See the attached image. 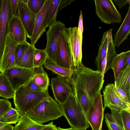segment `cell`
I'll list each match as a JSON object with an SVG mask.
<instances>
[{"label":"cell","mask_w":130,"mask_h":130,"mask_svg":"<svg viewBox=\"0 0 130 130\" xmlns=\"http://www.w3.org/2000/svg\"><path fill=\"white\" fill-rule=\"evenodd\" d=\"M57 53L56 64L63 68L73 70L71 52L63 30L58 38Z\"/></svg>","instance_id":"9a60e30c"},{"label":"cell","mask_w":130,"mask_h":130,"mask_svg":"<svg viewBox=\"0 0 130 130\" xmlns=\"http://www.w3.org/2000/svg\"><path fill=\"white\" fill-rule=\"evenodd\" d=\"M50 85L55 101L60 104L65 102L70 95H74L67 78L58 76L52 78Z\"/></svg>","instance_id":"9c48e42d"},{"label":"cell","mask_w":130,"mask_h":130,"mask_svg":"<svg viewBox=\"0 0 130 130\" xmlns=\"http://www.w3.org/2000/svg\"><path fill=\"white\" fill-rule=\"evenodd\" d=\"M115 46L112 39L109 42L106 53V64L105 73L109 69L111 68V64L114 58L117 56Z\"/></svg>","instance_id":"4dcf8cb0"},{"label":"cell","mask_w":130,"mask_h":130,"mask_svg":"<svg viewBox=\"0 0 130 130\" xmlns=\"http://www.w3.org/2000/svg\"><path fill=\"white\" fill-rule=\"evenodd\" d=\"M125 52L117 54L112 61L111 68L113 70L116 80L122 70Z\"/></svg>","instance_id":"f546056e"},{"label":"cell","mask_w":130,"mask_h":130,"mask_svg":"<svg viewBox=\"0 0 130 130\" xmlns=\"http://www.w3.org/2000/svg\"><path fill=\"white\" fill-rule=\"evenodd\" d=\"M46 0H28L27 5L30 10L37 14L44 6Z\"/></svg>","instance_id":"1f68e13d"},{"label":"cell","mask_w":130,"mask_h":130,"mask_svg":"<svg viewBox=\"0 0 130 130\" xmlns=\"http://www.w3.org/2000/svg\"><path fill=\"white\" fill-rule=\"evenodd\" d=\"M51 0H46L42 8L37 14L34 29L30 38L31 44L33 46L45 31L49 7Z\"/></svg>","instance_id":"4fadbf2b"},{"label":"cell","mask_w":130,"mask_h":130,"mask_svg":"<svg viewBox=\"0 0 130 130\" xmlns=\"http://www.w3.org/2000/svg\"><path fill=\"white\" fill-rule=\"evenodd\" d=\"M128 66H130V50L125 52L124 63L122 70Z\"/></svg>","instance_id":"ab89813d"},{"label":"cell","mask_w":130,"mask_h":130,"mask_svg":"<svg viewBox=\"0 0 130 130\" xmlns=\"http://www.w3.org/2000/svg\"><path fill=\"white\" fill-rule=\"evenodd\" d=\"M74 1V0H60L58 7V12L62 9L70 4L71 3Z\"/></svg>","instance_id":"b9f144b4"},{"label":"cell","mask_w":130,"mask_h":130,"mask_svg":"<svg viewBox=\"0 0 130 130\" xmlns=\"http://www.w3.org/2000/svg\"><path fill=\"white\" fill-rule=\"evenodd\" d=\"M110 114L106 113L105 121L109 130H124L119 112L111 109Z\"/></svg>","instance_id":"603a6c76"},{"label":"cell","mask_w":130,"mask_h":130,"mask_svg":"<svg viewBox=\"0 0 130 130\" xmlns=\"http://www.w3.org/2000/svg\"><path fill=\"white\" fill-rule=\"evenodd\" d=\"M8 125L7 124L5 123H3L1 122H0V128H1L3 126H5Z\"/></svg>","instance_id":"7dc6e473"},{"label":"cell","mask_w":130,"mask_h":130,"mask_svg":"<svg viewBox=\"0 0 130 130\" xmlns=\"http://www.w3.org/2000/svg\"><path fill=\"white\" fill-rule=\"evenodd\" d=\"M114 85L125 91L130 98V66L122 70L115 80Z\"/></svg>","instance_id":"7402d4cb"},{"label":"cell","mask_w":130,"mask_h":130,"mask_svg":"<svg viewBox=\"0 0 130 130\" xmlns=\"http://www.w3.org/2000/svg\"><path fill=\"white\" fill-rule=\"evenodd\" d=\"M113 1L119 9L127 4L130 5V0H114Z\"/></svg>","instance_id":"7bdbcfd3"},{"label":"cell","mask_w":130,"mask_h":130,"mask_svg":"<svg viewBox=\"0 0 130 130\" xmlns=\"http://www.w3.org/2000/svg\"><path fill=\"white\" fill-rule=\"evenodd\" d=\"M124 130H130V113L128 109L119 111Z\"/></svg>","instance_id":"836d02e7"},{"label":"cell","mask_w":130,"mask_h":130,"mask_svg":"<svg viewBox=\"0 0 130 130\" xmlns=\"http://www.w3.org/2000/svg\"><path fill=\"white\" fill-rule=\"evenodd\" d=\"M12 107L11 102L6 99H0V117Z\"/></svg>","instance_id":"8d00e7d4"},{"label":"cell","mask_w":130,"mask_h":130,"mask_svg":"<svg viewBox=\"0 0 130 130\" xmlns=\"http://www.w3.org/2000/svg\"><path fill=\"white\" fill-rule=\"evenodd\" d=\"M13 16L10 0H0V67L5 40L8 33V23Z\"/></svg>","instance_id":"30bf717a"},{"label":"cell","mask_w":130,"mask_h":130,"mask_svg":"<svg viewBox=\"0 0 130 130\" xmlns=\"http://www.w3.org/2000/svg\"><path fill=\"white\" fill-rule=\"evenodd\" d=\"M35 46L31 44L26 51L21 59L16 66L22 68L33 69V58Z\"/></svg>","instance_id":"484cf974"},{"label":"cell","mask_w":130,"mask_h":130,"mask_svg":"<svg viewBox=\"0 0 130 130\" xmlns=\"http://www.w3.org/2000/svg\"><path fill=\"white\" fill-rule=\"evenodd\" d=\"M100 71L93 70L83 64L80 68L73 70L67 78L73 94L87 117L88 110L103 85Z\"/></svg>","instance_id":"6da1fadb"},{"label":"cell","mask_w":130,"mask_h":130,"mask_svg":"<svg viewBox=\"0 0 130 130\" xmlns=\"http://www.w3.org/2000/svg\"><path fill=\"white\" fill-rule=\"evenodd\" d=\"M65 27L64 24L58 21L49 27L46 31L47 44L45 50L48 55L47 59L56 64L58 38Z\"/></svg>","instance_id":"52a82bcc"},{"label":"cell","mask_w":130,"mask_h":130,"mask_svg":"<svg viewBox=\"0 0 130 130\" xmlns=\"http://www.w3.org/2000/svg\"><path fill=\"white\" fill-rule=\"evenodd\" d=\"M102 96L99 92L88 112L87 118L92 130H102L104 111Z\"/></svg>","instance_id":"8fae6325"},{"label":"cell","mask_w":130,"mask_h":130,"mask_svg":"<svg viewBox=\"0 0 130 130\" xmlns=\"http://www.w3.org/2000/svg\"><path fill=\"white\" fill-rule=\"evenodd\" d=\"M50 96L48 90L41 92L30 91L23 86L15 91L13 98L15 109L21 117Z\"/></svg>","instance_id":"277c9868"},{"label":"cell","mask_w":130,"mask_h":130,"mask_svg":"<svg viewBox=\"0 0 130 130\" xmlns=\"http://www.w3.org/2000/svg\"><path fill=\"white\" fill-rule=\"evenodd\" d=\"M95 13L101 22L106 24L121 23V15L114 5L113 0H94Z\"/></svg>","instance_id":"8992f818"},{"label":"cell","mask_w":130,"mask_h":130,"mask_svg":"<svg viewBox=\"0 0 130 130\" xmlns=\"http://www.w3.org/2000/svg\"><path fill=\"white\" fill-rule=\"evenodd\" d=\"M106 54L104 58L102 61L101 65V79L102 84L103 85L104 80V76L105 73V71L106 67Z\"/></svg>","instance_id":"60d3db41"},{"label":"cell","mask_w":130,"mask_h":130,"mask_svg":"<svg viewBox=\"0 0 130 130\" xmlns=\"http://www.w3.org/2000/svg\"><path fill=\"white\" fill-rule=\"evenodd\" d=\"M71 54L72 68L80 69L83 65L82 62V45L80 44L76 27L65 28L63 30Z\"/></svg>","instance_id":"5b68a950"},{"label":"cell","mask_w":130,"mask_h":130,"mask_svg":"<svg viewBox=\"0 0 130 130\" xmlns=\"http://www.w3.org/2000/svg\"><path fill=\"white\" fill-rule=\"evenodd\" d=\"M60 105L63 116L71 127L86 130L89 127L86 115L74 95H70L66 101Z\"/></svg>","instance_id":"3957f363"},{"label":"cell","mask_w":130,"mask_h":130,"mask_svg":"<svg viewBox=\"0 0 130 130\" xmlns=\"http://www.w3.org/2000/svg\"><path fill=\"white\" fill-rule=\"evenodd\" d=\"M39 123L42 124L63 116L61 105L50 96L43 100L26 114Z\"/></svg>","instance_id":"7a4b0ae2"},{"label":"cell","mask_w":130,"mask_h":130,"mask_svg":"<svg viewBox=\"0 0 130 130\" xmlns=\"http://www.w3.org/2000/svg\"><path fill=\"white\" fill-rule=\"evenodd\" d=\"M130 33V5L121 25L114 36L113 39L115 46L118 47L126 40Z\"/></svg>","instance_id":"ac0fdd59"},{"label":"cell","mask_w":130,"mask_h":130,"mask_svg":"<svg viewBox=\"0 0 130 130\" xmlns=\"http://www.w3.org/2000/svg\"><path fill=\"white\" fill-rule=\"evenodd\" d=\"M20 116L18 111L12 108L0 117V122L7 124H16Z\"/></svg>","instance_id":"4316f807"},{"label":"cell","mask_w":130,"mask_h":130,"mask_svg":"<svg viewBox=\"0 0 130 130\" xmlns=\"http://www.w3.org/2000/svg\"><path fill=\"white\" fill-rule=\"evenodd\" d=\"M30 45L31 44L27 42L18 44L15 52V59L16 66L21 60L22 56Z\"/></svg>","instance_id":"d6a6232c"},{"label":"cell","mask_w":130,"mask_h":130,"mask_svg":"<svg viewBox=\"0 0 130 130\" xmlns=\"http://www.w3.org/2000/svg\"><path fill=\"white\" fill-rule=\"evenodd\" d=\"M112 30V29H111L103 33L99 46L98 54L95 59V64L97 67V70L101 72L102 61L106 55L109 44L113 39Z\"/></svg>","instance_id":"d6986e66"},{"label":"cell","mask_w":130,"mask_h":130,"mask_svg":"<svg viewBox=\"0 0 130 130\" xmlns=\"http://www.w3.org/2000/svg\"><path fill=\"white\" fill-rule=\"evenodd\" d=\"M114 89L116 93L121 100L124 103L130 105V98L128 97L126 92L115 85L114 86Z\"/></svg>","instance_id":"e575fe53"},{"label":"cell","mask_w":130,"mask_h":130,"mask_svg":"<svg viewBox=\"0 0 130 130\" xmlns=\"http://www.w3.org/2000/svg\"><path fill=\"white\" fill-rule=\"evenodd\" d=\"M48 58V55L45 49L35 48L33 58L34 68L42 66L46 62Z\"/></svg>","instance_id":"f1b7e54d"},{"label":"cell","mask_w":130,"mask_h":130,"mask_svg":"<svg viewBox=\"0 0 130 130\" xmlns=\"http://www.w3.org/2000/svg\"><path fill=\"white\" fill-rule=\"evenodd\" d=\"M18 44L16 42L11 35L8 33L5 40L0 67L1 73H3L5 70L16 66L15 52Z\"/></svg>","instance_id":"7c38bea8"},{"label":"cell","mask_w":130,"mask_h":130,"mask_svg":"<svg viewBox=\"0 0 130 130\" xmlns=\"http://www.w3.org/2000/svg\"><path fill=\"white\" fill-rule=\"evenodd\" d=\"M44 66L47 70L51 71L53 73L66 78L71 76L73 70L60 66L48 59Z\"/></svg>","instance_id":"d4e9b609"},{"label":"cell","mask_w":130,"mask_h":130,"mask_svg":"<svg viewBox=\"0 0 130 130\" xmlns=\"http://www.w3.org/2000/svg\"><path fill=\"white\" fill-rule=\"evenodd\" d=\"M8 33L11 35L18 44L27 42L25 28L18 14L16 16H13L9 20Z\"/></svg>","instance_id":"e0dca14e"},{"label":"cell","mask_w":130,"mask_h":130,"mask_svg":"<svg viewBox=\"0 0 130 130\" xmlns=\"http://www.w3.org/2000/svg\"><path fill=\"white\" fill-rule=\"evenodd\" d=\"M57 127L56 125L54 124L53 122L52 121L46 125L45 126L42 130H57Z\"/></svg>","instance_id":"ee69618b"},{"label":"cell","mask_w":130,"mask_h":130,"mask_svg":"<svg viewBox=\"0 0 130 130\" xmlns=\"http://www.w3.org/2000/svg\"><path fill=\"white\" fill-rule=\"evenodd\" d=\"M114 86L113 84H108L105 86L103 91L104 109L108 107L111 110L119 112L123 109L130 111V105L124 102L119 98L114 89Z\"/></svg>","instance_id":"5bb4252c"},{"label":"cell","mask_w":130,"mask_h":130,"mask_svg":"<svg viewBox=\"0 0 130 130\" xmlns=\"http://www.w3.org/2000/svg\"><path fill=\"white\" fill-rule=\"evenodd\" d=\"M57 130H80L71 127L70 128H62L59 127H57Z\"/></svg>","instance_id":"bcb514c9"},{"label":"cell","mask_w":130,"mask_h":130,"mask_svg":"<svg viewBox=\"0 0 130 130\" xmlns=\"http://www.w3.org/2000/svg\"><path fill=\"white\" fill-rule=\"evenodd\" d=\"M32 79L37 86L44 90H48L50 85L48 75L42 66L34 68Z\"/></svg>","instance_id":"ffe728a7"},{"label":"cell","mask_w":130,"mask_h":130,"mask_svg":"<svg viewBox=\"0 0 130 130\" xmlns=\"http://www.w3.org/2000/svg\"><path fill=\"white\" fill-rule=\"evenodd\" d=\"M60 0H51L47 20V27H49L56 23L58 8Z\"/></svg>","instance_id":"83f0119b"},{"label":"cell","mask_w":130,"mask_h":130,"mask_svg":"<svg viewBox=\"0 0 130 130\" xmlns=\"http://www.w3.org/2000/svg\"><path fill=\"white\" fill-rule=\"evenodd\" d=\"M11 9L13 16H16L18 12V0H10Z\"/></svg>","instance_id":"f35d334b"},{"label":"cell","mask_w":130,"mask_h":130,"mask_svg":"<svg viewBox=\"0 0 130 130\" xmlns=\"http://www.w3.org/2000/svg\"><path fill=\"white\" fill-rule=\"evenodd\" d=\"M45 125L35 122L25 115L20 117L13 130H42Z\"/></svg>","instance_id":"44dd1931"},{"label":"cell","mask_w":130,"mask_h":130,"mask_svg":"<svg viewBox=\"0 0 130 130\" xmlns=\"http://www.w3.org/2000/svg\"><path fill=\"white\" fill-rule=\"evenodd\" d=\"M31 78L23 86L24 88L27 90L34 92H41L45 91L43 90L36 84L34 82Z\"/></svg>","instance_id":"d590c367"},{"label":"cell","mask_w":130,"mask_h":130,"mask_svg":"<svg viewBox=\"0 0 130 130\" xmlns=\"http://www.w3.org/2000/svg\"><path fill=\"white\" fill-rule=\"evenodd\" d=\"M78 32L79 36L80 44L82 45L83 33V18L82 10H80L78 22Z\"/></svg>","instance_id":"74e56055"},{"label":"cell","mask_w":130,"mask_h":130,"mask_svg":"<svg viewBox=\"0 0 130 130\" xmlns=\"http://www.w3.org/2000/svg\"><path fill=\"white\" fill-rule=\"evenodd\" d=\"M13 127H14L11 124H8L0 128V130H13Z\"/></svg>","instance_id":"f6af8a7d"},{"label":"cell","mask_w":130,"mask_h":130,"mask_svg":"<svg viewBox=\"0 0 130 130\" xmlns=\"http://www.w3.org/2000/svg\"><path fill=\"white\" fill-rule=\"evenodd\" d=\"M17 14L25 28L26 37L30 39L33 33L36 17L29 9L26 4L18 0Z\"/></svg>","instance_id":"2e32d148"},{"label":"cell","mask_w":130,"mask_h":130,"mask_svg":"<svg viewBox=\"0 0 130 130\" xmlns=\"http://www.w3.org/2000/svg\"><path fill=\"white\" fill-rule=\"evenodd\" d=\"M3 73L7 77L15 91L24 85L33 76L32 69L16 66L5 70Z\"/></svg>","instance_id":"ba28073f"},{"label":"cell","mask_w":130,"mask_h":130,"mask_svg":"<svg viewBox=\"0 0 130 130\" xmlns=\"http://www.w3.org/2000/svg\"><path fill=\"white\" fill-rule=\"evenodd\" d=\"M15 91L13 88L6 76L0 73V96L7 99L13 98Z\"/></svg>","instance_id":"cb8c5ba5"}]
</instances>
